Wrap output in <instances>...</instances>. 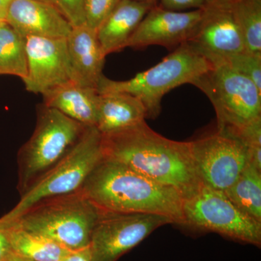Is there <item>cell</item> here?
Segmentation results:
<instances>
[{"label":"cell","mask_w":261,"mask_h":261,"mask_svg":"<svg viewBox=\"0 0 261 261\" xmlns=\"http://www.w3.org/2000/svg\"><path fill=\"white\" fill-rule=\"evenodd\" d=\"M153 7L133 0H121L97 31L105 56L126 48L128 39Z\"/></svg>","instance_id":"16"},{"label":"cell","mask_w":261,"mask_h":261,"mask_svg":"<svg viewBox=\"0 0 261 261\" xmlns=\"http://www.w3.org/2000/svg\"><path fill=\"white\" fill-rule=\"evenodd\" d=\"M61 261H92L89 247L71 251Z\"/></svg>","instance_id":"29"},{"label":"cell","mask_w":261,"mask_h":261,"mask_svg":"<svg viewBox=\"0 0 261 261\" xmlns=\"http://www.w3.org/2000/svg\"><path fill=\"white\" fill-rule=\"evenodd\" d=\"M147 111L138 98L122 92L99 94L96 128L106 135L145 121Z\"/></svg>","instance_id":"18"},{"label":"cell","mask_w":261,"mask_h":261,"mask_svg":"<svg viewBox=\"0 0 261 261\" xmlns=\"http://www.w3.org/2000/svg\"><path fill=\"white\" fill-rule=\"evenodd\" d=\"M5 261H33L29 260V259L25 258V257L20 256V255H16L14 252L11 254L9 257L7 258Z\"/></svg>","instance_id":"31"},{"label":"cell","mask_w":261,"mask_h":261,"mask_svg":"<svg viewBox=\"0 0 261 261\" xmlns=\"http://www.w3.org/2000/svg\"><path fill=\"white\" fill-rule=\"evenodd\" d=\"M13 0H0V19L4 20L5 15H6L7 10L9 8L10 5L11 4Z\"/></svg>","instance_id":"30"},{"label":"cell","mask_w":261,"mask_h":261,"mask_svg":"<svg viewBox=\"0 0 261 261\" xmlns=\"http://www.w3.org/2000/svg\"><path fill=\"white\" fill-rule=\"evenodd\" d=\"M174 224L160 215L107 212L99 210L91 235L92 261H117L164 225Z\"/></svg>","instance_id":"9"},{"label":"cell","mask_w":261,"mask_h":261,"mask_svg":"<svg viewBox=\"0 0 261 261\" xmlns=\"http://www.w3.org/2000/svg\"><path fill=\"white\" fill-rule=\"evenodd\" d=\"M192 157L202 183L224 192L248 163L246 146L236 136L217 130L190 142Z\"/></svg>","instance_id":"10"},{"label":"cell","mask_w":261,"mask_h":261,"mask_svg":"<svg viewBox=\"0 0 261 261\" xmlns=\"http://www.w3.org/2000/svg\"><path fill=\"white\" fill-rule=\"evenodd\" d=\"M187 43L211 64L245 51L242 33L231 6L212 0L204 9L198 27Z\"/></svg>","instance_id":"11"},{"label":"cell","mask_w":261,"mask_h":261,"mask_svg":"<svg viewBox=\"0 0 261 261\" xmlns=\"http://www.w3.org/2000/svg\"><path fill=\"white\" fill-rule=\"evenodd\" d=\"M217 1H219L221 3H224V4L231 5L238 3V2L241 1V0H217Z\"/></svg>","instance_id":"33"},{"label":"cell","mask_w":261,"mask_h":261,"mask_svg":"<svg viewBox=\"0 0 261 261\" xmlns=\"http://www.w3.org/2000/svg\"><path fill=\"white\" fill-rule=\"evenodd\" d=\"M210 62L190 44L178 46L157 65L126 81H114L102 75L99 94L122 92L135 96L143 103L147 118L154 119L161 111L163 96L182 84H193L212 68Z\"/></svg>","instance_id":"3"},{"label":"cell","mask_w":261,"mask_h":261,"mask_svg":"<svg viewBox=\"0 0 261 261\" xmlns=\"http://www.w3.org/2000/svg\"><path fill=\"white\" fill-rule=\"evenodd\" d=\"M230 6L243 35L245 51L261 56V0H241Z\"/></svg>","instance_id":"22"},{"label":"cell","mask_w":261,"mask_h":261,"mask_svg":"<svg viewBox=\"0 0 261 261\" xmlns=\"http://www.w3.org/2000/svg\"><path fill=\"white\" fill-rule=\"evenodd\" d=\"M3 21H4V20H2L1 19H0V23H1V22H3Z\"/></svg>","instance_id":"35"},{"label":"cell","mask_w":261,"mask_h":261,"mask_svg":"<svg viewBox=\"0 0 261 261\" xmlns=\"http://www.w3.org/2000/svg\"><path fill=\"white\" fill-rule=\"evenodd\" d=\"M102 158V135L95 126H87L74 147L0 219L13 221L39 201L80 191Z\"/></svg>","instance_id":"6"},{"label":"cell","mask_w":261,"mask_h":261,"mask_svg":"<svg viewBox=\"0 0 261 261\" xmlns=\"http://www.w3.org/2000/svg\"><path fill=\"white\" fill-rule=\"evenodd\" d=\"M103 159L121 163L142 176L177 190L184 199L202 185L190 142L159 135L145 121L126 129L102 135Z\"/></svg>","instance_id":"1"},{"label":"cell","mask_w":261,"mask_h":261,"mask_svg":"<svg viewBox=\"0 0 261 261\" xmlns=\"http://www.w3.org/2000/svg\"><path fill=\"white\" fill-rule=\"evenodd\" d=\"M39 1L45 2V3H49V4L54 5L57 7L56 0H39ZM58 8V7H57Z\"/></svg>","instance_id":"34"},{"label":"cell","mask_w":261,"mask_h":261,"mask_svg":"<svg viewBox=\"0 0 261 261\" xmlns=\"http://www.w3.org/2000/svg\"><path fill=\"white\" fill-rule=\"evenodd\" d=\"M87 127L44 105L38 109L35 129L18 151L20 196L74 147Z\"/></svg>","instance_id":"5"},{"label":"cell","mask_w":261,"mask_h":261,"mask_svg":"<svg viewBox=\"0 0 261 261\" xmlns=\"http://www.w3.org/2000/svg\"><path fill=\"white\" fill-rule=\"evenodd\" d=\"M99 210L160 215L184 224L183 196L121 163L103 159L81 189Z\"/></svg>","instance_id":"2"},{"label":"cell","mask_w":261,"mask_h":261,"mask_svg":"<svg viewBox=\"0 0 261 261\" xmlns=\"http://www.w3.org/2000/svg\"><path fill=\"white\" fill-rule=\"evenodd\" d=\"M224 193L239 209L261 223V171L247 163L237 181Z\"/></svg>","instance_id":"20"},{"label":"cell","mask_w":261,"mask_h":261,"mask_svg":"<svg viewBox=\"0 0 261 261\" xmlns=\"http://www.w3.org/2000/svg\"><path fill=\"white\" fill-rule=\"evenodd\" d=\"M193 85L214 106L218 130L236 132L261 117V91L250 79L224 63L213 65Z\"/></svg>","instance_id":"7"},{"label":"cell","mask_w":261,"mask_h":261,"mask_svg":"<svg viewBox=\"0 0 261 261\" xmlns=\"http://www.w3.org/2000/svg\"><path fill=\"white\" fill-rule=\"evenodd\" d=\"M225 63L250 79L261 91V56L244 51L226 57L216 63Z\"/></svg>","instance_id":"23"},{"label":"cell","mask_w":261,"mask_h":261,"mask_svg":"<svg viewBox=\"0 0 261 261\" xmlns=\"http://www.w3.org/2000/svg\"><path fill=\"white\" fill-rule=\"evenodd\" d=\"M5 21L24 38L66 39L73 29L56 6L39 0H13Z\"/></svg>","instance_id":"14"},{"label":"cell","mask_w":261,"mask_h":261,"mask_svg":"<svg viewBox=\"0 0 261 261\" xmlns=\"http://www.w3.org/2000/svg\"><path fill=\"white\" fill-rule=\"evenodd\" d=\"M121 0H85V24L97 31Z\"/></svg>","instance_id":"24"},{"label":"cell","mask_w":261,"mask_h":261,"mask_svg":"<svg viewBox=\"0 0 261 261\" xmlns=\"http://www.w3.org/2000/svg\"><path fill=\"white\" fill-rule=\"evenodd\" d=\"M212 0H161L159 6L172 11L183 12L188 9H205Z\"/></svg>","instance_id":"27"},{"label":"cell","mask_w":261,"mask_h":261,"mask_svg":"<svg viewBox=\"0 0 261 261\" xmlns=\"http://www.w3.org/2000/svg\"><path fill=\"white\" fill-rule=\"evenodd\" d=\"M133 1L140 2V3H147L152 5H157L158 0H133Z\"/></svg>","instance_id":"32"},{"label":"cell","mask_w":261,"mask_h":261,"mask_svg":"<svg viewBox=\"0 0 261 261\" xmlns=\"http://www.w3.org/2000/svg\"><path fill=\"white\" fill-rule=\"evenodd\" d=\"M45 107L57 110L84 126H95L99 94L97 89L67 82L42 94Z\"/></svg>","instance_id":"17"},{"label":"cell","mask_w":261,"mask_h":261,"mask_svg":"<svg viewBox=\"0 0 261 261\" xmlns=\"http://www.w3.org/2000/svg\"><path fill=\"white\" fill-rule=\"evenodd\" d=\"M57 7L73 28L85 24V0H56Z\"/></svg>","instance_id":"25"},{"label":"cell","mask_w":261,"mask_h":261,"mask_svg":"<svg viewBox=\"0 0 261 261\" xmlns=\"http://www.w3.org/2000/svg\"><path fill=\"white\" fill-rule=\"evenodd\" d=\"M203 13L204 9L178 12L155 5L142 19L128 39L126 47L142 49L150 45L178 47L190 40Z\"/></svg>","instance_id":"13"},{"label":"cell","mask_w":261,"mask_h":261,"mask_svg":"<svg viewBox=\"0 0 261 261\" xmlns=\"http://www.w3.org/2000/svg\"><path fill=\"white\" fill-rule=\"evenodd\" d=\"M229 133L238 137L247 149L261 147V117L250 122L240 129Z\"/></svg>","instance_id":"26"},{"label":"cell","mask_w":261,"mask_h":261,"mask_svg":"<svg viewBox=\"0 0 261 261\" xmlns=\"http://www.w3.org/2000/svg\"><path fill=\"white\" fill-rule=\"evenodd\" d=\"M25 46L28 73L23 82L28 92L43 94L71 82L66 39L28 37Z\"/></svg>","instance_id":"12"},{"label":"cell","mask_w":261,"mask_h":261,"mask_svg":"<svg viewBox=\"0 0 261 261\" xmlns=\"http://www.w3.org/2000/svg\"><path fill=\"white\" fill-rule=\"evenodd\" d=\"M183 226L260 247L261 223L239 209L224 192L202 184L183 203Z\"/></svg>","instance_id":"8"},{"label":"cell","mask_w":261,"mask_h":261,"mask_svg":"<svg viewBox=\"0 0 261 261\" xmlns=\"http://www.w3.org/2000/svg\"><path fill=\"white\" fill-rule=\"evenodd\" d=\"M99 210L81 191L49 197L12 221L74 251L88 247Z\"/></svg>","instance_id":"4"},{"label":"cell","mask_w":261,"mask_h":261,"mask_svg":"<svg viewBox=\"0 0 261 261\" xmlns=\"http://www.w3.org/2000/svg\"><path fill=\"white\" fill-rule=\"evenodd\" d=\"M11 247L4 226L0 223V261H5L11 254Z\"/></svg>","instance_id":"28"},{"label":"cell","mask_w":261,"mask_h":261,"mask_svg":"<svg viewBox=\"0 0 261 261\" xmlns=\"http://www.w3.org/2000/svg\"><path fill=\"white\" fill-rule=\"evenodd\" d=\"M9 240L12 251L33 261H61L71 250L42 236L20 227L15 222L0 219Z\"/></svg>","instance_id":"19"},{"label":"cell","mask_w":261,"mask_h":261,"mask_svg":"<svg viewBox=\"0 0 261 261\" xmlns=\"http://www.w3.org/2000/svg\"><path fill=\"white\" fill-rule=\"evenodd\" d=\"M66 42L72 81L97 89L106 56L98 41L97 31L86 24L75 27L66 38Z\"/></svg>","instance_id":"15"},{"label":"cell","mask_w":261,"mask_h":261,"mask_svg":"<svg viewBox=\"0 0 261 261\" xmlns=\"http://www.w3.org/2000/svg\"><path fill=\"white\" fill-rule=\"evenodd\" d=\"M25 38L9 24L0 23V75H11L23 80L27 76Z\"/></svg>","instance_id":"21"}]
</instances>
